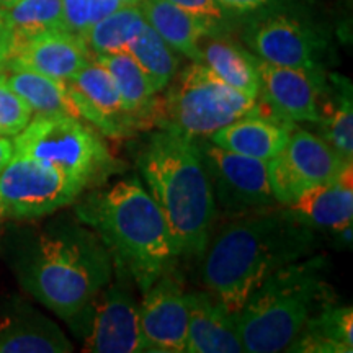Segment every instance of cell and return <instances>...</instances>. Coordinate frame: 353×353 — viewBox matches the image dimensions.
I'll return each mask as SVG.
<instances>
[{
    "label": "cell",
    "instance_id": "36",
    "mask_svg": "<svg viewBox=\"0 0 353 353\" xmlns=\"http://www.w3.org/2000/svg\"><path fill=\"white\" fill-rule=\"evenodd\" d=\"M113 2L121 3V6H139L141 0H113Z\"/></svg>",
    "mask_w": 353,
    "mask_h": 353
},
{
    "label": "cell",
    "instance_id": "14",
    "mask_svg": "<svg viewBox=\"0 0 353 353\" xmlns=\"http://www.w3.org/2000/svg\"><path fill=\"white\" fill-rule=\"evenodd\" d=\"M245 41L259 59L268 64L321 70L319 37L288 15H273L255 21L247 30Z\"/></svg>",
    "mask_w": 353,
    "mask_h": 353
},
{
    "label": "cell",
    "instance_id": "4",
    "mask_svg": "<svg viewBox=\"0 0 353 353\" xmlns=\"http://www.w3.org/2000/svg\"><path fill=\"white\" fill-rule=\"evenodd\" d=\"M76 214L99 234L141 293L175 262L164 214L138 179L120 180L108 190L92 193L77 206Z\"/></svg>",
    "mask_w": 353,
    "mask_h": 353
},
{
    "label": "cell",
    "instance_id": "18",
    "mask_svg": "<svg viewBox=\"0 0 353 353\" xmlns=\"http://www.w3.org/2000/svg\"><path fill=\"white\" fill-rule=\"evenodd\" d=\"M294 218L311 229L341 232L353 221V164L329 182L306 190L286 206Z\"/></svg>",
    "mask_w": 353,
    "mask_h": 353
},
{
    "label": "cell",
    "instance_id": "5",
    "mask_svg": "<svg viewBox=\"0 0 353 353\" xmlns=\"http://www.w3.org/2000/svg\"><path fill=\"white\" fill-rule=\"evenodd\" d=\"M325 259L288 263L268 276L236 314L244 352H286L306 321L327 303Z\"/></svg>",
    "mask_w": 353,
    "mask_h": 353
},
{
    "label": "cell",
    "instance_id": "23",
    "mask_svg": "<svg viewBox=\"0 0 353 353\" xmlns=\"http://www.w3.org/2000/svg\"><path fill=\"white\" fill-rule=\"evenodd\" d=\"M201 63L223 79L229 87L250 99L259 100L260 74L257 59L236 44L208 34L200 43Z\"/></svg>",
    "mask_w": 353,
    "mask_h": 353
},
{
    "label": "cell",
    "instance_id": "12",
    "mask_svg": "<svg viewBox=\"0 0 353 353\" xmlns=\"http://www.w3.org/2000/svg\"><path fill=\"white\" fill-rule=\"evenodd\" d=\"M260 74V94L267 112L259 114L270 120L293 123H319L321 100L327 82L322 70L283 68L257 59Z\"/></svg>",
    "mask_w": 353,
    "mask_h": 353
},
{
    "label": "cell",
    "instance_id": "6",
    "mask_svg": "<svg viewBox=\"0 0 353 353\" xmlns=\"http://www.w3.org/2000/svg\"><path fill=\"white\" fill-rule=\"evenodd\" d=\"M169 85L157 126L190 139L210 138L229 123L257 113V100L229 87L203 63L175 74Z\"/></svg>",
    "mask_w": 353,
    "mask_h": 353
},
{
    "label": "cell",
    "instance_id": "27",
    "mask_svg": "<svg viewBox=\"0 0 353 353\" xmlns=\"http://www.w3.org/2000/svg\"><path fill=\"white\" fill-rule=\"evenodd\" d=\"M337 90L327 94L325 88L321 100V120L317 125L322 128V138L332 145L347 162L353 159V100L352 87L348 81L332 79Z\"/></svg>",
    "mask_w": 353,
    "mask_h": 353
},
{
    "label": "cell",
    "instance_id": "1",
    "mask_svg": "<svg viewBox=\"0 0 353 353\" xmlns=\"http://www.w3.org/2000/svg\"><path fill=\"white\" fill-rule=\"evenodd\" d=\"M314 229L291 211L263 208L239 214L211 232L201 257V281L234 316L260 285L285 265L314 252Z\"/></svg>",
    "mask_w": 353,
    "mask_h": 353
},
{
    "label": "cell",
    "instance_id": "30",
    "mask_svg": "<svg viewBox=\"0 0 353 353\" xmlns=\"http://www.w3.org/2000/svg\"><path fill=\"white\" fill-rule=\"evenodd\" d=\"M120 7L121 3L113 0H63L64 26L68 32L83 37L92 25Z\"/></svg>",
    "mask_w": 353,
    "mask_h": 353
},
{
    "label": "cell",
    "instance_id": "38",
    "mask_svg": "<svg viewBox=\"0 0 353 353\" xmlns=\"http://www.w3.org/2000/svg\"><path fill=\"white\" fill-rule=\"evenodd\" d=\"M3 30V15H2V8H0V32Z\"/></svg>",
    "mask_w": 353,
    "mask_h": 353
},
{
    "label": "cell",
    "instance_id": "26",
    "mask_svg": "<svg viewBox=\"0 0 353 353\" xmlns=\"http://www.w3.org/2000/svg\"><path fill=\"white\" fill-rule=\"evenodd\" d=\"M2 15L10 50L34 34L65 30L63 0H17L10 7L2 8Z\"/></svg>",
    "mask_w": 353,
    "mask_h": 353
},
{
    "label": "cell",
    "instance_id": "33",
    "mask_svg": "<svg viewBox=\"0 0 353 353\" xmlns=\"http://www.w3.org/2000/svg\"><path fill=\"white\" fill-rule=\"evenodd\" d=\"M221 7V10H228L234 13H247L259 10L273 0H214Z\"/></svg>",
    "mask_w": 353,
    "mask_h": 353
},
{
    "label": "cell",
    "instance_id": "3",
    "mask_svg": "<svg viewBox=\"0 0 353 353\" xmlns=\"http://www.w3.org/2000/svg\"><path fill=\"white\" fill-rule=\"evenodd\" d=\"M17 275L38 303L68 321L112 280L113 257L87 224L61 223L26 247Z\"/></svg>",
    "mask_w": 353,
    "mask_h": 353
},
{
    "label": "cell",
    "instance_id": "31",
    "mask_svg": "<svg viewBox=\"0 0 353 353\" xmlns=\"http://www.w3.org/2000/svg\"><path fill=\"white\" fill-rule=\"evenodd\" d=\"M32 118L33 110L8 85L6 74H0V136L15 138Z\"/></svg>",
    "mask_w": 353,
    "mask_h": 353
},
{
    "label": "cell",
    "instance_id": "34",
    "mask_svg": "<svg viewBox=\"0 0 353 353\" xmlns=\"http://www.w3.org/2000/svg\"><path fill=\"white\" fill-rule=\"evenodd\" d=\"M13 154H15L13 141H10L8 138H2V136H0V172L6 169V165L10 162Z\"/></svg>",
    "mask_w": 353,
    "mask_h": 353
},
{
    "label": "cell",
    "instance_id": "25",
    "mask_svg": "<svg viewBox=\"0 0 353 353\" xmlns=\"http://www.w3.org/2000/svg\"><path fill=\"white\" fill-rule=\"evenodd\" d=\"M8 85L23 99L33 114H69L79 117L68 83L26 69H7Z\"/></svg>",
    "mask_w": 353,
    "mask_h": 353
},
{
    "label": "cell",
    "instance_id": "15",
    "mask_svg": "<svg viewBox=\"0 0 353 353\" xmlns=\"http://www.w3.org/2000/svg\"><path fill=\"white\" fill-rule=\"evenodd\" d=\"M65 83L81 120L94 125L105 136L120 138L138 125L123 108L120 92L108 70L94 57Z\"/></svg>",
    "mask_w": 353,
    "mask_h": 353
},
{
    "label": "cell",
    "instance_id": "10",
    "mask_svg": "<svg viewBox=\"0 0 353 353\" xmlns=\"http://www.w3.org/2000/svg\"><path fill=\"white\" fill-rule=\"evenodd\" d=\"M208 174L216 208L239 216L275 206L268 162L226 151L208 138L195 139Z\"/></svg>",
    "mask_w": 353,
    "mask_h": 353
},
{
    "label": "cell",
    "instance_id": "17",
    "mask_svg": "<svg viewBox=\"0 0 353 353\" xmlns=\"http://www.w3.org/2000/svg\"><path fill=\"white\" fill-rule=\"evenodd\" d=\"M188 298V353L244 352L236 316L208 290L187 291Z\"/></svg>",
    "mask_w": 353,
    "mask_h": 353
},
{
    "label": "cell",
    "instance_id": "24",
    "mask_svg": "<svg viewBox=\"0 0 353 353\" xmlns=\"http://www.w3.org/2000/svg\"><path fill=\"white\" fill-rule=\"evenodd\" d=\"M92 57L108 70L114 85L120 92L123 108L132 120L139 123L145 113L152 112L154 97L157 92L149 77L145 76L143 68L136 63L130 52H110V54Z\"/></svg>",
    "mask_w": 353,
    "mask_h": 353
},
{
    "label": "cell",
    "instance_id": "13",
    "mask_svg": "<svg viewBox=\"0 0 353 353\" xmlns=\"http://www.w3.org/2000/svg\"><path fill=\"white\" fill-rule=\"evenodd\" d=\"M172 268L143 293L139 325L145 352L182 353L187 347L188 298L182 278Z\"/></svg>",
    "mask_w": 353,
    "mask_h": 353
},
{
    "label": "cell",
    "instance_id": "32",
    "mask_svg": "<svg viewBox=\"0 0 353 353\" xmlns=\"http://www.w3.org/2000/svg\"><path fill=\"white\" fill-rule=\"evenodd\" d=\"M165 2L174 3V6L214 25H218L224 19V10H221V7L214 0H165Z\"/></svg>",
    "mask_w": 353,
    "mask_h": 353
},
{
    "label": "cell",
    "instance_id": "21",
    "mask_svg": "<svg viewBox=\"0 0 353 353\" xmlns=\"http://www.w3.org/2000/svg\"><path fill=\"white\" fill-rule=\"evenodd\" d=\"M144 20L156 30L159 37L175 52H180L193 63H201L200 43L213 34L216 25L193 15L165 0H141Z\"/></svg>",
    "mask_w": 353,
    "mask_h": 353
},
{
    "label": "cell",
    "instance_id": "35",
    "mask_svg": "<svg viewBox=\"0 0 353 353\" xmlns=\"http://www.w3.org/2000/svg\"><path fill=\"white\" fill-rule=\"evenodd\" d=\"M10 54V39H8L6 30L0 32V70L6 68V63Z\"/></svg>",
    "mask_w": 353,
    "mask_h": 353
},
{
    "label": "cell",
    "instance_id": "2",
    "mask_svg": "<svg viewBox=\"0 0 353 353\" xmlns=\"http://www.w3.org/2000/svg\"><path fill=\"white\" fill-rule=\"evenodd\" d=\"M136 162L167 221L175 257H200L216 205L195 139L161 128L144 139Z\"/></svg>",
    "mask_w": 353,
    "mask_h": 353
},
{
    "label": "cell",
    "instance_id": "22",
    "mask_svg": "<svg viewBox=\"0 0 353 353\" xmlns=\"http://www.w3.org/2000/svg\"><path fill=\"white\" fill-rule=\"evenodd\" d=\"M286 352L301 353H352L353 311L348 306H321Z\"/></svg>",
    "mask_w": 353,
    "mask_h": 353
},
{
    "label": "cell",
    "instance_id": "20",
    "mask_svg": "<svg viewBox=\"0 0 353 353\" xmlns=\"http://www.w3.org/2000/svg\"><path fill=\"white\" fill-rule=\"evenodd\" d=\"M293 125L252 113L229 123L210 136V141L226 151L268 162L288 143Z\"/></svg>",
    "mask_w": 353,
    "mask_h": 353
},
{
    "label": "cell",
    "instance_id": "19",
    "mask_svg": "<svg viewBox=\"0 0 353 353\" xmlns=\"http://www.w3.org/2000/svg\"><path fill=\"white\" fill-rule=\"evenodd\" d=\"M72 348L59 325L28 304L15 303L0 312V353H68Z\"/></svg>",
    "mask_w": 353,
    "mask_h": 353
},
{
    "label": "cell",
    "instance_id": "37",
    "mask_svg": "<svg viewBox=\"0 0 353 353\" xmlns=\"http://www.w3.org/2000/svg\"><path fill=\"white\" fill-rule=\"evenodd\" d=\"M17 0H0V8H7L10 7L12 3H15Z\"/></svg>",
    "mask_w": 353,
    "mask_h": 353
},
{
    "label": "cell",
    "instance_id": "7",
    "mask_svg": "<svg viewBox=\"0 0 353 353\" xmlns=\"http://www.w3.org/2000/svg\"><path fill=\"white\" fill-rule=\"evenodd\" d=\"M15 154L51 167L85 187L113 170V159L99 132L69 114H33L13 138Z\"/></svg>",
    "mask_w": 353,
    "mask_h": 353
},
{
    "label": "cell",
    "instance_id": "29",
    "mask_svg": "<svg viewBox=\"0 0 353 353\" xmlns=\"http://www.w3.org/2000/svg\"><path fill=\"white\" fill-rule=\"evenodd\" d=\"M126 51L143 68L157 94L169 87L179 69V59H176L175 51L159 37L148 21L138 37L128 44Z\"/></svg>",
    "mask_w": 353,
    "mask_h": 353
},
{
    "label": "cell",
    "instance_id": "9",
    "mask_svg": "<svg viewBox=\"0 0 353 353\" xmlns=\"http://www.w3.org/2000/svg\"><path fill=\"white\" fill-rule=\"evenodd\" d=\"M87 188L33 159L13 154L0 172V219H37L72 205Z\"/></svg>",
    "mask_w": 353,
    "mask_h": 353
},
{
    "label": "cell",
    "instance_id": "16",
    "mask_svg": "<svg viewBox=\"0 0 353 353\" xmlns=\"http://www.w3.org/2000/svg\"><path fill=\"white\" fill-rule=\"evenodd\" d=\"M92 61L85 41L68 30L34 34L12 46L3 69H26L68 82Z\"/></svg>",
    "mask_w": 353,
    "mask_h": 353
},
{
    "label": "cell",
    "instance_id": "11",
    "mask_svg": "<svg viewBox=\"0 0 353 353\" xmlns=\"http://www.w3.org/2000/svg\"><path fill=\"white\" fill-rule=\"evenodd\" d=\"M347 162L332 145L307 130L290 132L281 152L268 161V180L278 205L290 206L309 188L341 174Z\"/></svg>",
    "mask_w": 353,
    "mask_h": 353
},
{
    "label": "cell",
    "instance_id": "28",
    "mask_svg": "<svg viewBox=\"0 0 353 353\" xmlns=\"http://www.w3.org/2000/svg\"><path fill=\"white\" fill-rule=\"evenodd\" d=\"M144 25V15L138 6H123L92 25L82 38L92 56L121 52L128 50V44Z\"/></svg>",
    "mask_w": 353,
    "mask_h": 353
},
{
    "label": "cell",
    "instance_id": "8",
    "mask_svg": "<svg viewBox=\"0 0 353 353\" xmlns=\"http://www.w3.org/2000/svg\"><path fill=\"white\" fill-rule=\"evenodd\" d=\"M132 278L113 260V276L69 317L68 324L85 352L141 353L145 343L139 325V304Z\"/></svg>",
    "mask_w": 353,
    "mask_h": 353
}]
</instances>
